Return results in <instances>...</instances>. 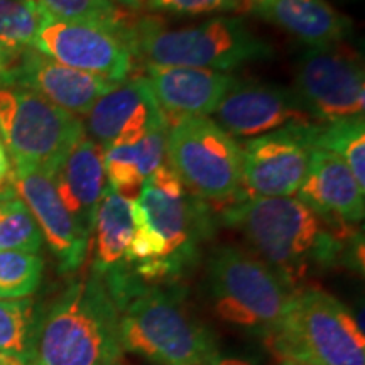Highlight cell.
Listing matches in <instances>:
<instances>
[{
    "instance_id": "cell-3",
    "label": "cell",
    "mask_w": 365,
    "mask_h": 365,
    "mask_svg": "<svg viewBox=\"0 0 365 365\" xmlns=\"http://www.w3.org/2000/svg\"><path fill=\"white\" fill-rule=\"evenodd\" d=\"M122 349L158 365H210L218 352L182 294L139 282L117 303Z\"/></svg>"
},
{
    "instance_id": "cell-32",
    "label": "cell",
    "mask_w": 365,
    "mask_h": 365,
    "mask_svg": "<svg viewBox=\"0 0 365 365\" xmlns=\"http://www.w3.org/2000/svg\"><path fill=\"white\" fill-rule=\"evenodd\" d=\"M19 56H21V53L11 51V49H7L6 46L0 44V76L6 75V73L11 70L14 65H16Z\"/></svg>"
},
{
    "instance_id": "cell-23",
    "label": "cell",
    "mask_w": 365,
    "mask_h": 365,
    "mask_svg": "<svg viewBox=\"0 0 365 365\" xmlns=\"http://www.w3.org/2000/svg\"><path fill=\"white\" fill-rule=\"evenodd\" d=\"M51 16L58 19L80 22L110 31L125 41L134 27L137 17L120 7L115 0H41Z\"/></svg>"
},
{
    "instance_id": "cell-28",
    "label": "cell",
    "mask_w": 365,
    "mask_h": 365,
    "mask_svg": "<svg viewBox=\"0 0 365 365\" xmlns=\"http://www.w3.org/2000/svg\"><path fill=\"white\" fill-rule=\"evenodd\" d=\"M44 261L38 254L0 250V299L29 298L43 279Z\"/></svg>"
},
{
    "instance_id": "cell-34",
    "label": "cell",
    "mask_w": 365,
    "mask_h": 365,
    "mask_svg": "<svg viewBox=\"0 0 365 365\" xmlns=\"http://www.w3.org/2000/svg\"><path fill=\"white\" fill-rule=\"evenodd\" d=\"M0 365H38L31 359L11 357V355H0Z\"/></svg>"
},
{
    "instance_id": "cell-29",
    "label": "cell",
    "mask_w": 365,
    "mask_h": 365,
    "mask_svg": "<svg viewBox=\"0 0 365 365\" xmlns=\"http://www.w3.org/2000/svg\"><path fill=\"white\" fill-rule=\"evenodd\" d=\"M143 7L154 12L175 16H207V14L234 12L235 0H143Z\"/></svg>"
},
{
    "instance_id": "cell-10",
    "label": "cell",
    "mask_w": 365,
    "mask_h": 365,
    "mask_svg": "<svg viewBox=\"0 0 365 365\" xmlns=\"http://www.w3.org/2000/svg\"><path fill=\"white\" fill-rule=\"evenodd\" d=\"M135 202L164 240V255L159 261L129 267L132 274L144 284L180 276L195 261L200 242L210 234L212 210L207 202L190 193L175 198L149 185L143 186Z\"/></svg>"
},
{
    "instance_id": "cell-12",
    "label": "cell",
    "mask_w": 365,
    "mask_h": 365,
    "mask_svg": "<svg viewBox=\"0 0 365 365\" xmlns=\"http://www.w3.org/2000/svg\"><path fill=\"white\" fill-rule=\"evenodd\" d=\"M33 48L61 65L117 83L129 80L134 70V54L117 34L95 26L58 19L49 12Z\"/></svg>"
},
{
    "instance_id": "cell-21",
    "label": "cell",
    "mask_w": 365,
    "mask_h": 365,
    "mask_svg": "<svg viewBox=\"0 0 365 365\" xmlns=\"http://www.w3.org/2000/svg\"><path fill=\"white\" fill-rule=\"evenodd\" d=\"M168 125L150 129L134 144L117 145L105 150L103 168L107 185L135 200L144 182L166 159Z\"/></svg>"
},
{
    "instance_id": "cell-5",
    "label": "cell",
    "mask_w": 365,
    "mask_h": 365,
    "mask_svg": "<svg viewBox=\"0 0 365 365\" xmlns=\"http://www.w3.org/2000/svg\"><path fill=\"white\" fill-rule=\"evenodd\" d=\"M213 313L227 325L262 331L276 330L289 309L294 289L254 252L223 245L208 261Z\"/></svg>"
},
{
    "instance_id": "cell-17",
    "label": "cell",
    "mask_w": 365,
    "mask_h": 365,
    "mask_svg": "<svg viewBox=\"0 0 365 365\" xmlns=\"http://www.w3.org/2000/svg\"><path fill=\"white\" fill-rule=\"evenodd\" d=\"M4 78L27 86L71 115H86L95 102L115 88L117 81L78 71L27 48Z\"/></svg>"
},
{
    "instance_id": "cell-14",
    "label": "cell",
    "mask_w": 365,
    "mask_h": 365,
    "mask_svg": "<svg viewBox=\"0 0 365 365\" xmlns=\"http://www.w3.org/2000/svg\"><path fill=\"white\" fill-rule=\"evenodd\" d=\"M217 124L232 137H257L293 124H313L294 91L277 85L242 81L218 105Z\"/></svg>"
},
{
    "instance_id": "cell-8",
    "label": "cell",
    "mask_w": 365,
    "mask_h": 365,
    "mask_svg": "<svg viewBox=\"0 0 365 365\" xmlns=\"http://www.w3.org/2000/svg\"><path fill=\"white\" fill-rule=\"evenodd\" d=\"M166 161L196 198L222 207L237 200L242 145L213 118H185L168 127Z\"/></svg>"
},
{
    "instance_id": "cell-25",
    "label": "cell",
    "mask_w": 365,
    "mask_h": 365,
    "mask_svg": "<svg viewBox=\"0 0 365 365\" xmlns=\"http://www.w3.org/2000/svg\"><path fill=\"white\" fill-rule=\"evenodd\" d=\"M43 235L29 208L11 186L0 190V250L38 254Z\"/></svg>"
},
{
    "instance_id": "cell-11",
    "label": "cell",
    "mask_w": 365,
    "mask_h": 365,
    "mask_svg": "<svg viewBox=\"0 0 365 365\" xmlns=\"http://www.w3.org/2000/svg\"><path fill=\"white\" fill-rule=\"evenodd\" d=\"M313 124L286 125L252 137L242 145V175L235 202L296 196L313 150Z\"/></svg>"
},
{
    "instance_id": "cell-4",
    "label": "cell",
    "mask_w": 365,
    "mask_h": 365,
    "mask_svg": "<svg viewBox=\"0 0 365 365\" xmlns=\"http://www.w3.org/2000/svg\"><path fill=\"white\" fill-rule=\"evenodd\" d=\"M127 46L145 65L207 68L230 71L255 59H266L272 48L237 17H213L202 24L166 29L154 17L137 19Z\"/></svg>"
},
{
    "instance_id": "cell-22",
    "label": "cell",
    "mask_w": 365,
    "mask_h": 365,
    "mask_svg": "<svg viewBox=\"0 0 365 365\" xmlns=\"http://www.w3.org/2000/svg\"><path fill=\"white\" fill-rule=\"evenodd\" d=\"M132 202L134 200L125 198L112 186H105L91 232L95 247V276L103 277L127 267L125 254L134 234Z\"/></svg>"
},
{
    "instance_id": "cell-31",
    "label": "cell",
    "mask_w": 365,
    "mask_h": 365,
    "mask_svg": "<svg viewBox=\"0 0 365 365\" xmlns=\"http://www.w3.org/2000/svg\"><path fill=\"white\" fill-rule=\"evenodd\" d=\"M11 173H12L11 158H9L6 148H4V145H0V190L6 188V186L9 185Z\"/></svg>"
},
{
    "instance_id": "cell-33",
    "label": "cell",
    "mask_w": 365,
    "mask_h": 365,
    "mask_svg": "<svg viewBox=\"0 0 365 365\" xmlns=\"http://www.w3.org/2000/svg\"><path fill=\"white\" fill-rule=\"evenodd\" d=\"M210 365H255V364L247 362V360H242V359L220 357V355H217V357L210 362Z\"/></svg>"
},
{
    "instance_id": "cell-13",
    "label": "cell",
    "mask_w": 365,
    "mask_h": 365,
    "mask_svg": "<svg viewBox=\"0 0 365 365\" xmlns=\"http://www.w3.org/2000/svg\"><path fill=\"white\" fill-rule=\"evenodd\" d=\"M9 186L16 191L38 223L61 272H75L91 249V235L70 215L54 190L48 173L33 166L12 164Z\"/></svg>"
},
{
    "instance_id": "cell-7",
    "label": "cell",
    "mask_w": 365,
    "mask_h": 365,
    "mask_svg": "<svg viewBox=\"0 0 365 365\" xmlns=\"http://www.w3.org/2000/svg\"><path fill=\"white\" fill-rule=\"evenodd\" d=\"M83 134L80 117L0 76V139L12 164L39 168L51 175Z\"/></svg>"
},
{
    "instance_id": "cell-39",
    "label": "cell",
    "mask_w": 365,
    "mask_h": 365,
    "mask_svg": "<svg viewBox=\"0 0 365 365\" xmlns=\"http://www.w3.org/2000/svg\"><path fill=\"white\" fill-rule=\"evenodd\" d=\"M117 365H124V362H120V364H117Z\"/></svg>"
},
{
    "instance_id": "cell-26",
    "label": "cell",
    "mask_w": 365,
    "mask_h": 365,
    "mask_svg": "<svg viewBox=\"0 0 365 365\" xmlns=\"http://www.w3.org/2000/svg\"><path fill=\"white\" fill-rule=\"evenodd\" d=\"M36 322L38 313L31 298L0 299V355L31 359Z\"/></svg>"
},
{
    "instance_id": "cell-30",
    "label": "cell",
    "mask_w": 365,
    "mask_h": 365,
    "mask_svg": "<svg viewBox=\"0 0 365 365\" xmlns=\"http://www.w3.org/2000/svg\"><path fill=\"white\" fill-rule=\"evenodd\" d=\"M144 185H149L150 188L161 191V193L168 196H175V198L188 193L185 188V185H182V181L180 180V176H178L175 170L168 164L166 159H164L161 166H159L158 170L149 176V180L145 181Z\"/></svg>"
},
{
    "instance_id": "cell-2",
    "label": "cell",
    "mask_w": 365,
    "mask_h": 365,
    "mask_svg": "<svg viewBox=\"0 0 365 365\" xmlns=\"http://www.w3.org/2000/svg\"><path fill=\"white\" fill-rule=\"evenodd\" d=\"M122 355L117 304L95 274L71 282L38 314L31 352L38 365H117Z\"/></svg>"
},
{
    "instance_id": "cell-6",
    "label": "cell",
    "mask_w": 365,
    "mask_h": 365,
    "mask_svg": "<svg viewBox=\"0 0 365 365\" xmlns=\"http://www.w3.org/2000/svg\"><path fill=\"white\" fill-rule=\"evenodd\" d=\"M264 336L277 357L365 365L364 330L335 296L319 287L296 289L281 325Z\"/></svg>"
},
{
    "instance_id": "cell-27",
    "label": "cell",
    "mask_w": 365,
    "mask_h": 365,
    "mask_svg": "<svg viewBox=\"0 0 365 365\" xmlns=\"http://www.w3.org/2000/svg\"><path fill=\"white\" fill-rule=\"evenodd\" d=\"M46 14L41 0H0V44L16 53L33 48Z\"/></svg>"
},
{
    "instance_id": "cell-37",
    "label": "cell",
    "mask_w": 365,
    "mask_h": 365,
    "mask_svg": "<svg viewBox=\"0 0 365 365\" xmlns=\"http://www.w3.org/2000/svg\"><path fill=\"white\" fill-rule=\"evenodd\" d=\"M115 2L129 9H143V0H115Z\"/></svg>"
},
{
    "instance_id": "cell-9",
    "label": "cell",
    "mask_w": 365,
    "mask_h": 365,
    "mask_svg": "<svg viewBox=\"0 0 365 365\" xmlns=\"http://www.w3.org/2000/svg\"><path fill=\"white\" fill-rule=\"evenodd\" d=\"M294 93L314 124L364 118L362 58L344 43L312 48L298 63Z\"/></svg>"
},
{
    "instance_id": "cell-36",
    "label": "cell",
    "mask_w": 365,
    "mask_h": 365,
    "mask_svg": "<svg viewBox=\"0 0 365 365\" xmlns=\"http://www.w3.org/2000/svg\"><path fill=\"white\" fill-rule=\"evenodd\" d=\"M279 365H318L309 362L304 359H296V357H279Z\"/></svg>"
},
{
    "instance_id": "cell-19",
    "label": "cell",
    "mask_w": 365,
    "mask_h": 365,
    "mask_svg": "<svg viewBox=\"0 0 365 365\" xmlns=\"http://www.w3.org/2000/svg\"><path fill=\"white\" fill-rule=\"evenodd\" d=\"M103 156L105 149L85 132L49 175L65 208L90 235L107 186Z\"/></svg>"
},
{
    "instance_id": "cell-18",
    "label": "cell",
    "mask_w": 365,
    "mask_h": 365,
    "mask_svg": "<svg viewBox=\"0 0 365 365\" xmlns=\"http://www.w3.org/2000/svg\"><path fill=\"white\" fill-rule=\"evenodd\" d=\"M296 198L330 220L355 225L365 215V190L350 168L325 149H313Z\"/></svg>"
},
{
    "instance_id": "cell-24",
    "label": "cell",
    "mask_w": 365,
    "mask_h": 365,
    "mask_svg": "<svg viewBox=\"0 0 365 365\" xmlns=\"http://www.w3.org/2000/svg\"><path fill=\"white\" fill-rule=\"evenodd\" d=\"M313 149H325L350 168L365 190V118L312 125Z\"/></svg>"
},
{
    "instance_id": "cell-16",
    "label": "cell",
    "mask_w": 365,
    "mask_h": 365,
    "mask_svg": "<svg viewBox=\"0 0 365 365\" xmlns=\"http://www.w3.org/2000/svg\"><path fill=\"white\" fill-rule=\"evenodd\" d=\"M168 125L144 76L129 78L95 102L85 115L86 135L107 150L134 144L150 129Z\"/></svg>"
},
{
    "instance_id": "cell-35",
    "label": "cell",
    "mask_w": 365,
    "mask_h": 365,
    "mask_svg": "<svg viewBox=\"0 0 365 365\" xmlns=\"http://www.w3.org/2000/svg\"><path fill=\"white\" fill-rule=\"evenodd\" d=\"M261 0H235V11L237 14H250L252 9L257 6Z\"/></svg>"
},
{
    "instance_id": "cell-1",
    "label": "cell",
    "mask_w": 365,
    "mask_h": 365,
    "mask_svg": "<svg viewBox=\"0 0 365 365\" xmlns=\"http://www.w3.org/2000/svg\"><path fill=\"white\" fill-rule=\"evenodd\" d=\"M220 217L294 291L312 274L331 269L362 245L357 239L349 249L357 235L352 225L323 217L296 196L240 200L222 207Z\"/></svg>"
},
{
    "instance_id": "cell-38",
    "label": "cell",
    "mask_w": 365,
    "mask_h": 365,
    "mask_svg": "<svg viewBox=\"0 0 365 365\" xmlns=\"http://www.w3.org/2000/svg\"><path fill=\"white\" fill-rule=\"evenodd\" d=\"M0 145H4V144H2V139H0Z\"/></svg>"
},
{
    "instance_id": "cell-20",
    "label": "cell",
    "mask_w": 365,
    "mask_h": 365,
    "mask_svg": "<svg viewBox=\"0 0 365 365\" xmlns=\"http://www.w3.org/2000/svg\"><path fill=\"white\" fill-rule=\"evenodd\" d=\"M250 14L279 26L313 48L344 43L352 31L349 17L327 0H261Z\"/></svg>"
},
{
    "instance_id": "cell-15",
    "label": "cell",
    "mask_w": 365,
    "mask_h": 365,
    "mask_svg": "<svg viewBox=\"0 0 365 365\" xmlns=\"http://www.w3.org/2000/svg\"><path fill=\"white\" fill-rule=\"evenodd\" d=\"M144 80L168 127L185 118L213 115L237 81L225 71L164 65H145Z\"/></svg>"
}]
</instances>
